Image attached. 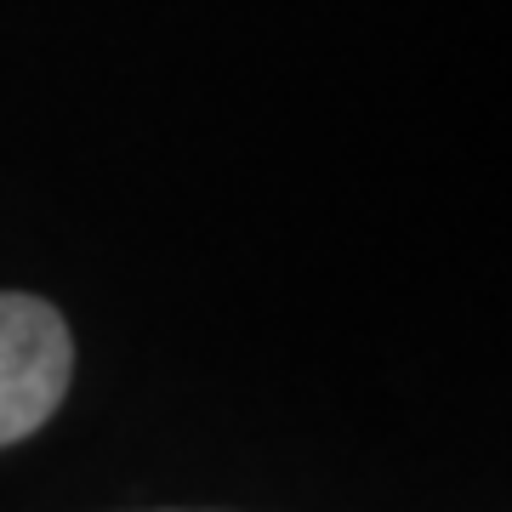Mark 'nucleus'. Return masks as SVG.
<instances>
[{"label": "nucleus", "instance_id": "f257e3e1", "mask_svg": "<svg viewBox=\"0 0 512 512\" xmlns=\"http://www.w3.org/2000/svg\"><path fill=\"white\" fill-rule=\"evenodd\" d=\"M74 376L69 325L40 296L0 291V450L46 427Z\"/></svg>", "mask_w": 512, "mask_h": 512}]
</instances>
